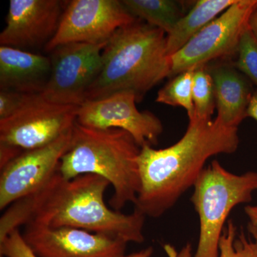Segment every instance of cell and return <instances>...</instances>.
<instances>
[{"label":"cell","mask_w":257,"mask_h":257,"mask_svg":"<svg viewBox=\"0 0 257 257\" xmlns=\"http://www.w3.org/2000/svg\"><path fill=\"white\" fill-rule=\"evenodd\" d=\"M109 185L100 176L86 174L66 179L57 170L41 188L5 209L0 219V239L20 226L37 224L143 243L146 216L137 210L125 214L108 207L104 196Z\"/></svg>","instance_id":"cell-1"},{"label":"cell","mask_w":257,"mask_h":257,"mask_svg":"<svg viewBox=\"0 0 257 257\" xmlns=\"http://www.w3.org/2000/svg\"><path fill=\"white\" fill-rule=\"evenodd\" d=\"M238 127L220 120H189L187 131L172 146L155 150L141 147L138 157L140 189L135 210L158 218L194 187L210 157L233 154L239 145Z\"/></svg>","instance_id":"cell-2"},{"label":"cell","mask_w":257,"mask_h":257,"mask_svg":"<svg viewBox=\"0 0 257 257\" xmlns=\"http://www.w3.org/2000/svg\"><path fill=\"white\" fill-rule=\"evenodd\" d=\"M170 73L167 34L138 20L116 30L108 40L100 72L86 92L84 101L131 92L140 102Z\"/></svg>","instance_id":"cell-3"},{"label":"cell","mask_w":257,"mask_h":257,"mask_svg":"<svg viewBox=\"0 0 257 257\" xmlns=\"http://www.w3.org/2000/svg\"><path fill=\"white\" fill-rule=\"evenodd\" d=\"M140 150L133 136L124 130H96L76 121L58 172L66 179L86 174L106 179L114 191L109 204L119 211L127 203L136 202L140 189Z\"/></svg>","instance_id":"cell-4"},{"label":"cell","mask_w":257,"mask_h":257,"mask_svg":"<svg viewBox=\"0 0 257 257\" xmlns=\"http://www.w3.org/2000/svg\"><path fill=\"white\" fill-rule=\"evenodd\" d=\"M191 201L200 221L197 251L193 257H219V243L232 209L252 200L257 172L235 175L217 160L204 168L194 185Z\"/></svg>","instance_id":"cell-5"},{"label":"cell","mask_w":257,"mask_h":257,"mask_svg":"<svg viewBox=\"0 0 257 257\" xmlns=\"http://www.w3.org/2000/svg\"><path fill=\"white\" fill-rule=\"evenodd\" d=\"M79 106L30 96L15 114L0 120V167L23 152L47 146L72 130Z\"/></svg>","instance_id":"cell-6"},{"label":"cell","mask_w":257,"mask_h":257,"mask_svg":"<svg viewBox=\"0 0 257 257\" xmlns=\"http://www.w3.org/2000/svg\"><path fill=\"white\" fill-rule=\"evenodd\" d=\"M257 0H237L175 55L170 57V78L212 61L236 55L240 41L249 28L248 22Z\"/></svg>","instance_id":"cell-7"},{"label":"cell","mask_w":257,"mask_h":257,"mask_svg":"<svg viewBox=\"0 0 257 257\" xmlns=\"http://www.w3.org/2000/svg\"><path fill=\"white\" fill-rule=\"evenodd\" d=\"M108 42V41H107ZM104 43H69L50 52L52 72L44 92L45 100L80 106L88 89L99 75Z\"/></svg>","instance_id":"cell-8"},{"label":"cell","mask_w":257,"mask_h":257,"mask_svg":"<svg viewBox=\"0 0 257 257\" xmlns=\"http://www.w3.org/2000/svg\"><path fill=\"white\" fill-rule=\"evenodd\" d=\"M138 19L118 0H72L67 2L58 30L45 52L69 43L106 42L119 29Z\"/></svg>","instance_id":"cell-9"},{"label":"cell","mask_w":257,"mask_h":257,"mask_svg":"<svg viewBox=\"0 0 257 257\" xmlns=\"http://www.w3.org/2000/svg\"><path fill=\"white\" fill-rule=\"evenodd\" d=\"M133 92H120L86 101L79 106L78 124L96 130L119 128L127 132L140 147L156 145L163 132V125L151 111L139 110Z\"/></svg>","instance_id":"cell-10"},{"label":"cell","mask_w":257,"mask_h":257,"mask_svg":"<svg viewBox=\"0 0 257 257\" xmlns=\"http://www.w3.org/2000/svg\"><path fill=\"white\" fill-rule=\"evenodd\" d=\"M72 128L50 145L23 152L0 167V210L33 194L55 175L69 148Z\"/></svg>","instance_id":"cell-11"},{"label":"cell","mask_w":257,"mask_h":257,"mask_svg":"<svg viewBox=\"0 0 257 257\" xmlns=\"http://www.w3.org/2000/svg\"><path fill=\"white\" fill-rule=\"evenodd\" d=\"M67 2L11 0L1 46L27 52L45 47L55 37Z\"/></svg>","instance_id":"cell-12"},{"label":"cell","mask_w":257,"mask_h":257,"mask_svg":"<svg viewBox=\"0 0 257 257\" xmlns=\"http://www.w3.org/2000/svg\"><path fill=\"white\" fill-rule=\"evenodd\" d=\"M23 236L38 257H122L127 243L84 229L37 224L25 225Z\"/></svg>","instance_id":"cell-13"},{"label":"cell","mask_w":257,"mask_h":257,"mask_svg":"<svg viewBox=\"0 0 257 257\" xmlns=\"http://www.w3.org/2000/svg\"><path fill=\"white\" fill-rule=\"evenodd\" d=\"M50 56L0 47V89L41 94L50 80Z\"/></svg>","instance_id":"cell-14"},{"label":"cell","mask_w":257,"mask_h":257,"mask_svg":"<svg viewBox=\"0 0 257 257\" xmlns=\"http://www.w3.org/2000/svg\"><path fill=\"white\" fill-rule=\"evenodd\" d=\"M207 67L214 82L216 118L227 126L238 127L248 117L255 91L252 83L234 64L220 62Z\"/></svg>","instance_id":"cell-15"},{"label":"cell","mask_w":257,"mask_h":257,"mask_svg":"<svg viewBox=\"0 0 257 257\" xmlns=\"http://www.w3.org/2000/svg\"><path fill=\"white\" fill-rule=\"evenodd\" d=\"M237 0H199L184 15L167 35V53L172 57L218 15Z\"/></svg>","instance_id":"cell-16"},{"label":"cell","mask_w":257,"mask_h":257,"mask_svg":"<svg viewBox=\"0 0 257 257\" xmlns=\"http://www.w3.org/2000/svg\"><path fill=\"white\" fill-rule=\"evenodd\" d=\"M128 13L138 20L170 34L184 15L181 2L174 0H123Z\"/></svg>","instance_id":"cell-17"},{"label":"cell","mask_w":257,"mask_h":257,"mask_svg":"<svg viewBox=\"0 0 257 257\" xmlns=\"http://www.w3.org/2000/svg\"><path fill=\"white\" fill-rule=\"evenodd\" d=\"M193 70L186 71L171 78L160 89L156 101L172 106H181L187 111L189 119L195 116L192 96Z\"/></svg>","instance_id":"cell-18"},{"label":"cell","mask_w":257,"mask_h":257,"mask_svg":"<svg viewBox=\"0 0 257 257\" xmlns=\"http://www.w3.org/2000/svg\"><path fill=\"white\" fill-rule=\"evenodd\" d=\"M193 102L195 116L202 119H211L216 109L214 82L207 65L193 69Z\"/></svg>","instance_id":"cell-19"},{"label":"cell","mask_w":257,"mask_h":257,"mask_svg":"<svg viewBox=\"0 0 257 257\" xmlns=\"http://www.w3.org/2000/svg\"><path fill=\"white\" fill-rule=\"evenodd\" d=\"M219 257H257V251L252 240L246 237L241 231L237 234V228L232 220L225 225L219 243Z\"/></svg>","instance_id":"cell-20"},{"label":"cell","mask_w":257,"mask_h":257,"mask_svg":"<svg viewBox=\"0 0 257 257\" xmlns=\"http://www.w3.org/2000/svg\"><path fill=\"white\" fill-rule=\"evenodd\" d=\"M236 55L235 67L257 87V40L249 28L241 37Z\"/></svg>","instance_id":"cell-21"},{"label":"cell","mask_w":257,"mask_h":257,"mask_svg":"<svg viewBox=\"0 0 257 257\" xmlns=\"http://www.w3.org/2000/svg\"><path fill=\"white\" fill-rule=\"evenodd\" d=\"M0 255L3 257H38L24 239L19 229L0 239Z\"/></svg>","instance_id":"cell-22"},{"label":"cell","mask_w":257,"mask_h":257,"mask_svg":"<svg viewBox=\"0 0 257 257\" xmlns=\"http://www.w3.org/2000/svg\"><path fill=\"white\" fill-rule=\"evenodd\" d=\"M30 94L0 89V120L15 114L28 100Z\"/></svg>","instance_id":"cell-23"},{"label":"cell","mask_w":257,"mask_h":257,"mask_svg":"<svg viewBox=\"0 0 257 257\" xmlns=\"http://www.w3.org/2000/svg\"><path fill=\"white\" fill-rule=\"evenodd\" d=\"M153 251V247L149 246L138 252L131 253L126 256L124 255L122 257H150L152 256ZM165 251H167L169 257H192V248H191L190 244H187L179 253L176 252L175 248L170 245H166Z\"/></svg>","instance_id":"cell-24"},{"label":"cell","mask_w":257,"mask_h":257,"mask_svg":"<svg viewBox=\"0 0 257 257\" xmlns=\"http://www.w3.org/2000/svg\"><path fill=\"white\" fill-rule=\"evenodd\" d=\"M248 218L247 230L252 237V241L257 251V206L248 205L244 208Z\"/></svg>","instance_id":"cell-25"},{"label":"cell","mask_w":257,"mask_h":257,"mask_svg":"<svg viewBox=\"0 0 257 257\" xmlns=\"http://www.w3.org/2000/svg\"><path fill=\"white\" fill-rule=\"evenodd\" d=\"M247 116L257 121V89L253 92L252 98L248 105Z\"/></svg>","instance_id":"cell-26"},{"label":"cell","mask_w":257,"mask_h":257,"mask_svg":"<svg viewBox=\"0 0 257 257\" xmlns=\"http://www.w3.org/2000/svg\"><path fill=\"white\" fill-rule=\"evenodd\" d=\"M248 27H249V30L252 32L253 36L257 40V5L255 9L253 10V13H251V17H250Z\"/></svg>","instance_id":"cell-27"},{"label":"cell","mask_w":257,"mask_h":257,"mask_svg":"<svg viewBox=\"0 0 257 257\" xmlns=\"http://www.w3.org/2000/svg\"><path fill=\"white\" fill-rule=\"evenodd\" d=\"M1 257H3V256H1Z\"/></svg>","instance_id":"cell-28"}]
</instances>
